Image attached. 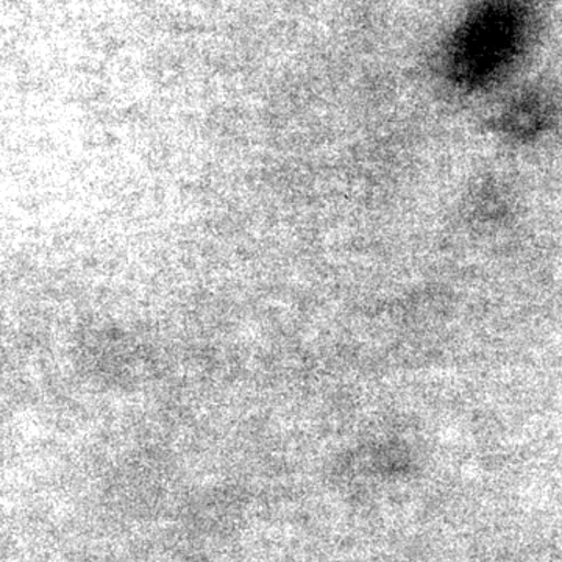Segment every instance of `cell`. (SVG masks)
I'll return each instance as SVG.
<instances>
[{
    "instance_id": "obj_1",
    "label": "cell",
    "mask_w": 562,
    "mask_h": 562,
    "mask_svg": "<svg viewBox=\"0 0 562 562\" xmlns=\"http://www.w3.org/2000/svg\"><path fill=\"white\" fill-rule=\"evenodd\" d=\"M527 31L524 0H483L450 44V76L461 87L490 83L522 49Z\"/></svg>"
}]
</instances>
